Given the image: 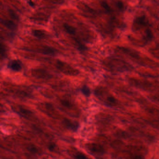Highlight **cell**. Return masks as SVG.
<instances>
[{
  "label": "cell",
  "instance_id": "obj_7",
  "mask_svg": "<svg viewBox=\"0 0 159 159\" xmlns=\"http://www.w3.org/2000/svg\"><path fill=\"white\" fill-rule=\"evenodd\" d=\"M31 73L33 76L37 79L48 80L52 77V74L42 68L33 69L31 70Z\"/></svg>",
  "mask_w": 159,
  "mask_h": 159
},
{
  "label": "cell",
  "instance_id": "obj_23",
  "mask_svg": "<svg viewBox=\"0 0 159 159\" xmlns=\"http://www.w3.org/2000/svg\"><path fill=\"white\" fill-rule=\"evenodd\" d=\"M77 159H87V157L82 153H78L75 156Z\"/></svg>",
  "mask_w": 159,
  "mask_h": 159
},
{
  "label": "cell",
  "instance_id": "obj_27",
  "mask_svg": "<svg viewBox=\"0 0 159 159\" xmlns=\"http://www.w3.org/2000/svg\"><path fill=\"white\" fill-rule=\"evenodd\" d=\"M29 4L30 6H32V7H33L34 5V4L33 2L31 1V0H29Z\"/></svg>",
  "mask_w": 159,
  "mask_h": 159
},
{
  "label": "cell",
  "instance_id": "obj_2",
  "mask_svg": "<svg viewBox=\"0 0 159 159\" xmlns=\"http://www.w3.org/2000/svg\"><path fill=\"white\" fill-rule=\"evenodd\" d=\"M94 93L96 97L107 106L114 107L118 104L116 98L104 87H97Z\"/></svg>",
  "mask_w": 159,
  "mask_h": 159
},
{
  "label": "cell",
  "instance_id": "obj_17",
  "mask_svg": "<svg viewBox=\"0 0 159 159\" xmlns=\"http://www.w3.org/2000/svg\"><path fill=\"white\" fill-rule=\"evenodd\" d=\"M153 37V35L149 29H146L145 31V35L144 37V39L145 40L146 42L151 41Z\"/></svg>",
  "mask_w": 159,
  "mask_h": 159
},
{
  "label": "cell",
  "instance_id": "obj_8",
  "mask_svg": "<svg viewBox=\"0 0 159 159\" xmlns=\"http://www.w3.org/2000/svg\"><path fill=\"white\" fill-rule=\"evenodd\" d=\"M148 21L145 16L137 17L134 21L133 25V30L137 31L143 27L148 25Z\"/></svg>",
  "mask_w": 159,
  "mask_h": 159
},
{
  "label": "cell",
  "instance_id": "obj_21",
  "mask_svg": "<svg viewBox=\"0 0 159 159\" xmlns=\"http://www.w3.org/2000/svg\"><path fill=\"white\" fill-rule=\"evenodd\" d=\"M116 6L121 11H123L125 10L124 4L123 3L120 1H118L116 3Z\"/></svg>",
  "mask_w": 159,
  "mask_h": 159
},
{
  "label": "cell",
  "instance_id": "obj_26",
  "mask_svg": "<svg viewBox=\"0 0 159 159\" xmlns=\"http://www.w3.org/2000/svg\"><path fill=\"white\" fill-rule=\"evenodd\" d=\"M134 159H144V158L141 156H138L135 157Z\"/></svg>",
  "mask_w": 159,
  "mask_h": 159
},
{
  "label": "cell",
  "instance_id": "obj_13",
  "mask_svg": "<svg viewBox=\"0 0 159 159\" xmlns=\"http://www.w3.org/2000/svg\"><path fill=\"white\" fill-rule=\"evenodd\" d=\"M59 102H60V105L64 109H66V110H74L75 105L72 102L69 100L66 99H61L60 100Z\"/></svg>",
  "mask_w": 159,
  "mask_h": 159
},
{
  "label": "cell",
  "instance_id": "obj_5",
  "mask_svg": "<svg viewBox=\"0 0 159 159\" xmlns=\"http://www.w3.org/2000/svg\"><path fill=\"white\" fill-rule=\"evenodd\" d=\"M38 108L41 111L43 112L49 116L54 118L58 117V114L56 113V110L54 106L50 103L48 102L40 103L38 105Z\"/></svg>",
  "mask_w": 159,
  "mask_h": 159
},
{
  "label": "cell",
  "instance_id": "obj_11",
  "mask_svg": "<svg viewBox=\"0 0 159 159\" xmlns=\"http://www.w3.org/2000/svg\"><path fill=\"white\" fill-rule=\"evenodd\" d=\"M86 148L93 154H101L104 153V149L100 145L95 143H90L86 145Z\"/></svg>",
  "mask_w": 159,
  "mask_h": 159
},
{
  "label": "cell",
  "instance_id": "obj_6",
  "mask_svg": "<svg viewBox=\"0 0 159 159\" xmlns=\"http://www.w3.org/2000/svg\"><path fill=\"white\" fill-rule=\"evenodd\" d=\"M12 109L14 112L25 118L28 119L33 117V112L22 106L14 105L12 106Z\"/></svg>",
  "mask_w": 159,
  "mask_h": 159
},
{
  "label": "cell",
  "instance_id": "obj_16",
  "mask_svg": "<svg viewBox=\"0 0 159 159\" xmlns=\"http://www.w3.org/2000/svg\"><path fill=\"white\" fill-rule=\"evenodd\" d=\"M33 35L39 39H43L45 37V34L41 30H33L32 31Z\"/></svg>",
  "mask_w": 159,
  "mask_h": 159
},
{
  "label": "cell",
  "instance_id": "obj_25",
  "mask_svg": "<svg viewBox=\"0 0 159 159\" xmlns=\"http://www.w3.org/2000/svg\"><path fill=\"white\" fill-rule=\"evenodd\" d=\"M55 147H56V146H55V144L53 143L50 144L49 145V147H48V149L50 151H53L55 150Z\"/></svg>",
  "mask_w": 159,
  "mask_h": 159
},
{
  "label": "cell",
  "instance_id": "obj_22",
  "mask_svg": "<svg viewBox=\"0 0 159 159\" xmlns=\"http://www.w3.org/2000/svg\"><path fill=\"white\" fill-rule=\"evenodd\" d=\"M8 13H9V15H10L11 18L14 20H18V16L13 10H8Z\"/></svg>",
  "mask_w": 159,
  "mask_h": 159
},
{
  "label": "cell",
  "instance_id": "obj_18",
  "mask_svg": "<svg viewBox=\"0 0 159 159\" xmlns=\"http://www.w3.org/2000/svg\"><path fill=\"white\" fill-rule=\"evenodd\" d=\"M81 91L85 97H89L91 95V91L88 87L86 85L83 86L81 89Z\"/></svg>",
  "mask_w": 159,
  "mask_h": 159
},
{
  "label": "cell",
  "instance_id": "obj_24",
  "mask_svg": "<svg viewBox=\"0 0 159 159\" xmlns=\"http://www.w3.org/2000/svg\"><path fill=\"white\" fill-rule=\"evenodd\" d=\"M28 149L30 152L32 153H36L37 152V148L35 147L34 146H30Z\"/></svg>",
  "mask_w": 159,
  "mask_h": 159
},
{
  "label": "cell",
  "instance_id": "obj_15",
  "mask_svg": "<svg viewBox=\"0 0 159 159\" xmlns=\"http://www.w3.org/2000/svg\"><path fill=\"white\" fill-rule=\"evenodd\" d=\"M63 27L66 32L70 35H74L76 32V29L75 28L67 23H65L63 24Z\"/></svg>",
  "mask_w": 159,
  "mask_h": 159
},
{
  "label": "cell",
  "instance_id": "obj_12",
  "mask_svg": "<svg viewBox=\"0 0 159 159\" xmlns=\"http://www.w3.org/2000/svg\"><path fill=\"white\" fill-rule=\"evenodd\" d=\"M63 125L68 129L76 131L78 128V123L76 121H72L68 119L65 118L63 121Z\"/></svg>",
  "mask_w": 159,
  "mask_h": 159
},
{
  "label": "cell",
  "instance_id": "obj_20",
  "mask_svg": "<svg viewBox=\"0 0 159 159\" xmlns=\"http://www.w3.org/2000/svg\"><path fill=\"white\" fill-rule=\"evenodd\" d=\"M101 5L103 8H104V10H105L106 12H107L108 13H110L111 12V8L110 7V6L108 4L107 2L102 1L101 3Z\"/></svg>",
  "mask_w": 159,
  "mask_h": 159
},
{
  "label": "cell",
  "instance_id": "obj_14",
  "mask_svg": "<svg viewBox=\"0 0 159 159\" xmlns=\"http://www.w3.org/2000/svg\"><path fill=\"white\" fill-rule=\"evenodd\" d=\"M1 23L3 26L10 30H15L17 29V25L12 20H1Z\"/></svg>",
  "mask_w": 159,
  "mask_h": 159
},
{
  "label": "cell",
  "instance_id": "obj_3",
  "mask_svg": "<svg viewBox=\"0 0 159 159\" xmlns=\"http://www.w3.org/2000/svg\"><path fill=\"white\" fill-rule=\"evenodd\" d=\"M54 66L57 70L65 75L76 76L79 74V71L78 70L61 60H56L54 62Z\"/></svg>",
  "mask_w": 159,
  "mask_h": 159
},
{
  "label": "cell",
  "instance_id": "obj_1",
  "mask_svg": "<svg viewBox=\"0 0 159 159\" xmlns=\"http://www.w3.org/2000/svg\"><path fill=\"white\" fill-rule=\"evenodd\" d=\"M104 65L108 70L113 73H121L132 70L128 63L114 58H107L104 61Z\"/></svg>",
  "mask_w": 159,
  "mask_h": 159
},
{
  "label": "cell",
  "instance_id": "obj_10",
  "mask_svg": "<svg viewBox=\"0 0 159 159\" xmlns=\"http://www.w3.org/2000/svg\"><path fill=\"white\" fill-rule=\"evenodd\" d=\"M8 68L15 72H19L22 70L23 65L20 61L18 60H12L8 64Z\"/></svg>",
  "mask_w": 159,
  "mask_h": 159
},
{
  "label": "cell",
  "instance_id": "obj_4",
  "mask_svg": "<svg viewBox=\"0 0 159 159\" xmlns=\"http://www.w3.org/2000/svg\"><path fill=\"white\" fill-rule=\"evenodd\" d=\"M26 49L30 51L35 52L50 56H55L58 53V50L52 47H49L48 46H42L39 48Z\"/></svg>",
  "mask_w": 159,
  "mask_h": 159
},
{
  "label": "cell",
  "instance_id": "obj_19",
  "mask_svg": "<svg viewBox=\"0 0 159 159\" xmlns=\"http://www.w3.org/2000/svg\"><path fill=\"white\" fill-rule=\"evenodd\" d=\"M6 53H7L6 48L4 45L3 44V43L1 42V45H0V54H1V58L5 57V56L7 55Z\"/></svg>",
  "mask_w": 159,
  "mask_h": 159
},
{
  "label": "cell",
  "instance_id": "obj_9",
  "mask_svg": "<svg viewBox=\"0 0 159 159\" xmlns=\"http://www.w3.org/2000/svg\"><path fill=\"white\" fill-rule=\"evenodd\" d=\"M129 82L132 85L134 86L139 87L140 89L144 90H148L152 89V84L148 82L144 81H141L136 79H131Z\"/></svg>",
  "mask_w": 159,
  "mask_h": 159
}]
</instances>
